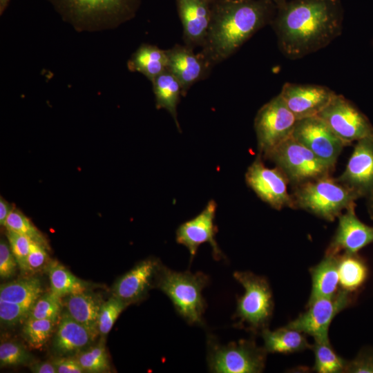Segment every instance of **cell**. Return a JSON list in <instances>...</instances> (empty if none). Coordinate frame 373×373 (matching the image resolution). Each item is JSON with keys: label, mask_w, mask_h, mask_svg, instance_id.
I'll return each mask as SVG.
<instances>
[{"label": "cell", "mask_w": 373, "mask_h": 373, "mask_svg": "<svg viewBox=\"0 0 373 373\" xmlns=\"http://www.w3.org/2000/svg\"><path fill=\"white\" fill-rule=\"evenodd\" d=\"M264 157L272 161L294 186L331 175L334 170L291 136Z\"/></svg>", "instance_id": "ba28073f"}, {"label": "cell", "mask_w": 373, "mask_h": 373, "mask_svg": "<svg viewBox=\"0 0 373 373\" xmlns=\"http://www.w3.org/2000/svg\"><path fill=\"white\" fill-rule=\"evenodd\" d=\"M46 247L32 240L27 258V273H35L48 265Z\"/></svg>", "instance_id": "f35d334b"}, {"label": "cell", "mask_w": 373, "mask_h": 373, "mask_svg": "<svg viewBox=\"0 0 373 373\" xmlns=\"http://www.w3.org/2000/svg\"><path fill=\"white\" fill-rule=\"evenodd\" d=\"M368 198V208L370 215L373 217V189L367 196Z\"/></svg>", "instance_id": "f6af8a7d"}, {"label": "cell", "mask_w": 373, "mask_h": 373, "mask_svg": "<svg viewBox=\"0 0 373 373\" xmlns=\"http://www.w3.org/2000/svg\"><path fill=\"white\" fill-rule=\"evenodd\" d=\"M312 348L314 353V370L318 373L345 372L348 361L338 356L330 345L329 340L314 341Z\"/></svg>", "instance_id": "f546056e"}, {"label": "cell", "mask_w": 373, "mask_h": 373, "mask_svg": "<svg viewBox=\"0 0 373 373\" xmlns=\"http://www.w3.org/2000/svg\"><path fill=\"white\" fill-rule=\"evenodd\" d=\"M350 303V292L340 289L334 296L316 299L308 309L286 327L312 336L314 341L329 340V327L334 318Z\"/></svg>", "instance_id": "8fae6325"}, {"label": "cell", "mask_w": 373, "mask_h": 373, "mask_svg": "<svg viewBox=\"0 0 373 373\" xmlns=\"http://www.w3.org/2000/svg\"><path fill=\"white\" fill-rule=\"evenodd\" d=\"M297 119L280 94L257 112L254 129L260 155H266L291 136Z\"/></svg>", "instance_id": "9c48e42d"}, {"label": "cell", "mask_w": 373, "mask_h": 373, "mask_svg": "<svg viewBox=\"0 0 373 373\" xmlns=\"http://www.w3.org/2000/svg\"><path fill=\"white\" fill-rule=\"evenodd\" d=\"M162 265L158 259L154 258L139 262L118 278L113 288V295L127 305L141 301L149 289L156 285Z\"/></svg>", "instance_id": "e0dca14e"}, {"label": "cell", "mask_w": 373, "mask_h": 373, "mask_svg": "<svg viewBox=\"0 0 373 373\" xmlns=\"http://www.w3.org/2000/svg\"><path fill=\"white\" fill-rule=\"evenodd\" d=\"M291 137L333 169L347 146L318 115L297 120Z\"/></svg>", "instance_id": "7c38bea8"}, {"label": "cell", "mask_w": 373, "mask_h": 373, "mask_svg": "<svg viewBox=\"0 0 373 373\" xmlns=\"http://www.w3.org/2000/svg\"><path fill=\"white\" fill-rule=\"evenodd\" d=\"M46 268L50 291L57 296L62 298L86 290V283L57 261H50Z\"/></svg>", "instance_id": "f1b7e54d"}, {"label": "cell", "mask_w": 373, "mask_h": 373, "mask_svg": "<svg viewBox=\"0 0 373 373\" xmlns=\"http://www.w3.org/2000/svg\"><path fill=\"white\" fill-rule=\"evenodd\" d=\"M337 179L359 198L369 195L373 189V135L356 141L343 172Z\"/></svg>", "instance_id": "9a60e30c"}, {"label": "cell", "mask_w": 373, "mask_h": 373, "mask_svg": "<svg viewBox=\"0 0 373 373\" xmlns=\"http://www.w3.org/2000/svg\"><path fill=\"white\" fill-rule=\"evenodd\" d=\"M43 293L40 280L26 278L1 284L0 300L32 306Z\"/></svg>", "instance_id": "4316f807"}, {"label": "cell", "mask_w": 373, "mask_h": 373, "mask_svg": "<svg viewBox=\"0 0 373 373\" xmlns=\"http://www.w3.org/2000/svg\"><path fill=\"white\" fill-rule=\"evenodd\" d=\"M345 372L373 373V354L363 352L348 361Z\"/></svg>", "instance_id": "60d3db41"}, {"label": "cell", "mask_w": 373, "mask_h": 373, "mask_svg": "<svg viewBox=\"0 0 373 373\" xmlns=\"http://www.w3.org/2000/svg\"><path fill=\"white\" fill-rule=\"evenodd\" d=\"M152 84L157 108L166 110L173 117L176 126L180 131V127L177 118V106L181 95H183L180 82L167 69L158 75L152 82Z\"/></svg>", "instance_id": "484cf974"}, {"label": "cell", "mask_w": 373, "mask_h": 373, "mask_svg": "<svg viewBox=\"0 0 373 373\" xmlns=\"http://www.w3.org/2000/svg\"><path fill=\"white\" fill-rule=\"evenodd\" d=\"M338 218V227L326 254L338 255L341 251L357 254L361 249L373 242V227L358 218L355 213V205L345 210Z\"/></svg>", "instance_id": "ac0fdd59"}, {"label": "cell", "mask_w": 373, "mask_h": 373, "mask_svg": "<svg viewBox=\"0 0 373 373\" xmlns=\"http://www.w3.org/2000/svg\"><path fill=\"white\" fill-rule=\"evenodd\" d=\"M272 2H274L276 5L284 1H286V0H270Z\"/></svg>", "instance_id": "c3c4849f"}, {"label": "cell", "mask_w": 373, "mask_h": 373, "mask_svg": "<svg viewBox=\"0 0 373 373\" xmlns=\"http://www.w3.org/2000/svg\"><path fill=\"white\" fill-rule=\"evenodd\" d=\"M57 373L85 372L78 361L73 356H58L52 361Z\"/></svg>", "instance_id": "b9f144b4"}, {"label": "cell", "mask_w": 373, "mask_h": 373, "mask_svg": "<svg viewBox=\"0 0 373 373\" xmlns=\"http://www.w3.org/2000/svg\"><path fill=\"white\" fill-rule=\"evenodd\" d=\"M339 284L341 289L352 292L360 287L367 276L363 260L356 254L338 255Z\"/></svg>", "instance_id": "83f0119b"}, {"label": "cell", "mask_w": 373, "mask_h": 373, "mask_svg": "<svg viewBox=\"0 0 373 373\" xmlns=\"http://www.w3.org/2000/svg\"><path fill=\"white\" fill-rule=\"evenodd\" d=\"M18 263L8 244L4 240L0 242V277L7 279L14 276L17 271Z\"/></svg>", "instance_id": "ab89813d"}, {"label": "cell", "mask_w": 373, "mask_h": 373, "mask_svg": "<svg viewBox=\"0 0 373 373\" xmlns=\"http://www.w3.org/2000/svg\"><path fill=\"white\" fill-rule=\"evenodd\" d=\"M127 66L130 71L140 73L152 82L168 69L166 50L143 44L131 55Z\"/></svg>", "instance_id": "cb8c5ba5"}, {"label": "cell", "mask_w": 373, "mask_h": 373, "mask_svg": "<svg viewBox=\"0 0 373 373\" xmlns=\"http://www.w3.org/2000/svg\"><path fill=\"white\" fill-rule=\"evenodd\" d=\"M102 303L96 294L86 290L67 296L65 303L68 314L95 338L99 334L98 318Z\"/></svg>", "instance_id": "603a6c76"}, {"label": "cell", "mask_w": 373, "mask_h": 373, "mask_svg": "<svg viewBox=\"0 0 373 373\" xmlns=\"http://www.w3.org/2000/svg\"><path fill=\"white\" fill-rule=\"evenodd\" d=\"M209 282V276L201 271H176L162 265L155 286L167 296L188 324L203 326L207 304L202 290Z\"/></svg>", "instance_id": "277c9868"}, {"label": "cell", "mask_w": 373, "mask_h": 373, "mask_svg": "<svg viewBox=\"0 0 373 373\" xmlns=\"http://www.w3.org/2000/svg\"><path fill=\"white\" fill-rule=\"evenodd\" d=\"M216 209L215 200H209L200 213L181 224L176 230V242L187 248L191 262L200 245L204 243L211 245L215 260L224 258L216 240L217 228L214 222Z\"/></svg>", "instance_id": "5bb4252c"}, {"label": "cell", "mask_w": 373, "mask_h": 373, "mask_svg": "<svg viewBox=\"0 0 373 373\" xmlns=\"http://www.w3.org/2000/svg\"><path fill=\"white\" fill-rule=\"evenodd\" d=\"M57 321L28 318L23 324L22 336L28 345L40 349L50 336Z\"/></svg>", "instance_id": "4dcf8cb0"}, {"label": "cell", "mask_w": 373, "mask_h": 373, "mask_svg": "<svg viewBox=\"0 0 373 373\" xmlns=\"http://www.w3.org/2000/svg\"><path fill=\"white\" fill-rule=\"evenodd\" d=\"M12 206L3 197L0 198V224L4 227L5 222L9 214L13 210Z\"/></svg>", "instance_id": "ee69618b"}, {"label": "cell", "mask_w": 373, "mask_h": 373, "mask_svg": "<svg viewBox=\"0 0 373 373\" xmlns=\"http://www.w3.org/2000/svg\"><path fill=\"white\" fill-rule=\"evenodd\" d=\"M207 1L212 5V4H214L216 3L222 1H224V0H207Z\"/></svg>", "instance_id": "7dc6e473"}, {"label": "cell", "mask_w": 373, "mask_h": 373, "mask_svg": "<svg viewBox=\"0 0 373 373\" xmlns=\"http://www.w3.org/2000/svg\"><path fill=\"white\" fill-rule=\"evenodd\" d=\"M166 52L168 70L180 82L183 95L195 83L203 79L213 66L201 52L195 53L193 48L186 45H175Z\"/></svg>", "instance_id": "d6986e66"}, {"label": "cell", "mask_w": 373, "mask_h": 373, "mask_svg": "<svg viewBox=\"0 0 373 373\" xmlns=\"http://www.w3.org/2000/svg\"><path fill=\"white\" fill-rule=\"evenodd\" d=\"M30 369L35 373H57L56 367L52 362L41 361L31 363Z\"/></svg>", "instance_id": "7bdbcfd3"}, {"label": "cell", "mask_w": 373, "mask_h": 373, "mask_svg": "<svg viewBox=\"0 0 373 373\" xmlns=\"http://www.w3.org/2000/svg\"><path fill=\"white\" fill-rule=\"evenodd\" d=\"M8 244L21 272L27 273V258L32 240L27 236L7 231Z\"/></svg>", "instance_id": "8d00e7d4"}, {"label": "cell", "mask_w": 373, "mask_h": 373, "mask_svg": "<svg viewBox=\"0 0 373 373\" xmlns=\"http://www.w3.org/2000/svg\"><path fill=\"white\" fill-rule=\"evenodd\" d=\"M4 227L11 231L25 236L32 240L47 247V242L41 233L32 224L31 221L20 211L13 209L6 219Z\"/></svg>", "instance_id": "d6a6232c"}, {"label": "cell", "mask_w": 373, "mask_h": 373, "mask_svg": "<svg viewBox=\"0 0 373 373\" xmlns=\"http://www.w3.org/2000/svg\"><path fill=\"white\" fill-rule=\"evenodd\" d=\"M207 365L213 373H259L265 366L267 352L253 340H239L222 345L207 336Z\"/></svg>", "instance_id": "52a82bcc"}, {"label": "cell", "mask_w": 373, "mask_h": 373, "mask_svg": "<svg viewBox=\"0 0 373 373\" xmlns=\"http://www.w3.org/2000/svg\"><path fill=\"white\" fill-rule=\"evenodd\" d=\"M78 31L113 29L133 18L142 0H47Z\"/></svg>", "instance_id": "3957f363"}, {"label": "cell", "mask_w": 373, "mask_h": 373, "mask_svg": "<svg viewBox=\"0 0 373 373\" xmlns=\"http://www.w3.org/2000/svg\"><path fill=\"white\" fill-rule=\"evenodd\" d=\"M276 8L270 0H224L212 4L210 26L200 52L213 66L224 61L271 23Z\"/></svg>", "instance_id": "7a4b0ae2"}, {"label": "cell", "mask_w": 373, "mask_h": 373, "mask_svg": "<svg viewBox=\"0 0 373 373\" xmlns=\"http://www.w3.org/2000/svg\"><path fill=\"white\" fill-rule=\"evenodd\" d=\"M95 337L68 312L60 318L52 349L58 356H74L88 348Z\"/></svg>", "instance_id": "44dd1931"}, {"label": "cell", "mask_w": 373, "mask_h": 373, "mask_svg": "<svg viewBox=\"0 0 373 373\" xmlns=\"http://www.w3.org/2000/svg\"><path fill=\"white\" fill-rule=\"evenodd\" d=\"M276 6L271 24L279 49L288 59L321 50L342 32V0H286Z\"/></svg>", "instance_id": "6da1fadb"}, {"label": "cell", "mask_w": 373, "mask_h": 373, "mask_svg": "<svg viewBox=\"0 0 373 373\" xmlns=\"http://www.w3.org/2000/svg\"><path fill=\"white\" fill-rule=\"evenodd\" d=\"M32 306L0 300V321L7 326H13L26 321Z\"/></svg>", "instance_id": "74e56055"}, {"label": "cell", "mask_w": 373, "mask_h": 373, "mask_svg": "<svg viewBox=\"0 0 373 373\" xmlns=\"http://www.w3.org/2000/svg\"><path fill=\"white\" fill-rule=\"evenodd\" d=\"M127 305L125 302L114 295L108 300L103 302L98 318V331L102 337L109 333L116 320Z\"/></svg>", "instance_id": "836d02e7"}, {"label": "cell", "mask_w": 373, "mask_h": 373, "mask_svg": "<svg viewBox=\"0 0 373 373\" xmlns=\"http://www.w3.org/2000/svg\"><path fill=\"white\" fill-rule=\"evenodd\" d=\"M245 180L257 196L273 209L292 208V197L287 189L288 180L278 167L266 166L260 154L248 167Z\"/></svg>", "instance_id": "4fadbf2b"}, {"label": "cell", "mask_w": 373, "mask_h": 373, "mask_svg": "<svg viewBox=\"0 0 373 373\" xmlns=\"http://www.w3.org/2000/svg\"><path fill=\"white\" fill-rule=\"evenodd\" d=\"M318 116L347 146L373 135V126L367 116L342 95L335 93Z\"/></svg>", "instance_id": "30bf717a"}, {"label": "cell", "mask_w": 373, "mask_h": 373, "mask_svg": "<svg viewBox=\"0 0 373 373\" xmlns=\"http://www.w3.org/2000/svg\"><path fill=\"white\" fill-rule=\"evenodd\" d=\"M338 266V255L326 254L319 263L311 268L312 291L308 303L336 294L340 289Z\"/></svg>", "instance_id": "7402d4cb"}, {"label": "cell", "mask_w": 373, "mask_h": 373, "mask_svg": "<svg viewBox=\"0 0 373 373\" xmlns=\"http://www.w3.org/2000/svg\"><path fill=\"white\" fill-rule=\"evenodd\" d=\"M186 46H202L211 19L212 5L207 0H176Z\"/></svg>", "instance_id": "ffe728a7"}, {"label": "cell", "mask_w": 373, "mask_h": 373, "mask_svg": "<svg viewBox=\"0 0 373 373\" xmlns=\"http://www.w3.org/2000/svg\"><path fill=\"white\" fill-rule=\"evenodd\" d=\"M31 354L21 344L8 341L0 345V364L4 366H17L31 363Z\"/></svg>", "instance_id": "d590c367"}, {"label": "cell", "mask_w": 373, "mask_h": 373, "mask_svg": "<svg viewBox=\"0 0 373 373\" xmlns=\"http://www.w3.org/2000/svg\"><path fill=\"white\" fill-rule=\"evenodd\" d=\"M61 298L51 291L41 295L32 305L28 318L57 321L62 308Z\"/></svg>", "instance_id": "e575fe53"}, {"label": "cell", "mask_w": 373, "mask_h": 373, "mask_svg": "<svg viewBox=\"0 0 373 373\" xmlns=\"http://www.w3.org/2000/svg\"><path fill=\"white\" fill-rule=\"evenodd\" d=\"M85 372H107L110 370L108 354L104 341L97 345L86 349L75 356Z\"/></svg>", "instance_id": "1f68e13d"}, {"label": "cell", "mask_w": 373, "mask_h": 373, "mask_svg": "<svg viewBox=\"0 0 373 373\" xmlns=\"http://www.w3.org/2000/svg\"><path fill=\"white\" fill-rule=\"evenodd\" d=\"M335 93L322 85L286 82L279 94L298 120L318 115Z\"/></svg>", "instance_id": "2e32d148"}, {"label": "cell", "mask_w": 373, "mask_h": 373, "mask_svg": "<svg viewBox=\"0 0 373 373\" xmlns=\"http://www.w3.org/2000/svg\"><path fill=\"white\" fill-rule=\"evenodd\" d=\"M233 278L245 289L244 294L237 299L235 325L261 334L268 327L274 310L269 284L265 278L250 271H235Z\"/></svg>", "instance_id": "8992f818"}, {"label": "cell", "mask_w": 373, "mask_h": 373, "mask_svg": "<svg viewBox=\"0 0 373 373\" xmlns=\"http://www.w3.org/2000/svg\"><path fill=\"white\" fill-rule=\"evenodd\" d=\"M10 0H0V15H1L9 4Z\"/></svg>", "instance_id": "bcb514c9"}, {"label": "cell", "mask_w": 373, "mask_h": 373, "mask_svg": "<svg viewBox=\"0 0 373 373\" xmlns=\"http://www.w3.org/2000/svg\"><path fill=\"white\" fill-rule=\"evenodd\" d=\"M292 208L333 221L360 198L353 191L328 175L295 186Z\"/></svg>", "instance_id": "5b68a950"}, {"label": "cell", "mask_w": 373, "mask_h": 373, "mask_svg": "<svg viewBox=\"0 0 373 373\" xmlns=\"http://www.w3.org/2000/svg\"><path fill=\"white\" fill-rule=\"evenodd\" d=\"M261 335L264 348L267 353L291 354L312 348L303 332L289 328L281 327L276 330L265 329Z\"/></svg>", "instance_id": "d4e9b609"}]
</instances>
